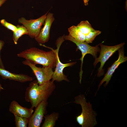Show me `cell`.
Here are the masks:
<instances>
[{
    "label": "cell",
    "mask_w": 127,
    "mask_h": 127,
    "mask_svg": "<svg viewBox=\"0 0 127 127\" xmlns=\"http://www.w3.org/2000/svg\"><path fill=\"white\" fill-rule=\"evenodd\" d=\"M40 45L51 50L46 52L33 47L23 51L17 54L18 57L24 58L32 63L42 65L43 67H56V57L55 49L42 44Z\"/></svg>",
    "instance_id": "cell-1"
},
{
    "label": "cell",
    "mask_w": 127,
    "mask_h": 127,
    "mask_svg": "<svg viewBox=\"0 0 127 127\" xmlns=\"http://www.w3.org/2000/svg\"><path fill=\"white\" fill-rule=\"evenodd\" d=\"M54 81L51 80L40 85L37 80L31 82L25 92L26 101L30 103L31 107H36L43 101L47 100L55 89Z\"/></svg>",
    "instance_id": "cell-2"
},
{
    "label": "cell",
    "mask_w": 127,
    "mask_h": 127,
    "mask_svg": "<svg viewBox=\"0 0 127 127\" xmlns=\"http://www.w3.org/2000/svg\"><path fill=\"white\" fill-rule=\"evenodd\" d=\"M73 102L80 105L82 111L76 116V121L82 127H93L97 124L96 120L97 114L92 108V105L89 102H87L84 95L80 94L74 98Z\"/></svg>",
    "instance_id": "cell-3"
},
{
    "label": "cell",
    "mask_w": 127,
    "mask_h": 127,
    "mask_svg": "<svg viewBox=\"0 0 127 127\" xmlns=\"http://www.w3.org/2000/svg\"><path fill=\"white\" fill-rule=\"evenodd\" d=\"M125 44L124 42L115 46H109L104 45L102 43L100 44L101 47L100 55L98 58H95L93 64L95 67L98 62L100 63V65L98 70V77H100L103 75L104 71L103 68L109 58L116 51L122 48Z\"/></svg>",
    "instance_id": "cell-4"
},
{
    "label": "cell",
    "mask_w": 127,
    "mask_h": 127,
    "mask_svg": "<svg viewBox=\"0 0 127 127\" xmlns=\"http://www.w3.org/2000/svg\"><path fill=\"white\" fill-rule=\"evenodd\" d=\"M64 38L65 40H69L75 44L77 47V48L80 50L81 52L82 56L80 59L81 63L79 73V82L81 84L83 73L82 67L84 57L86 55L89 54L92 55L95 58L97 57V53L99 52L100 50L99 47L100 44L95 46H92L85 41L82 42L77 41L69 35H64Z\"/></svg>",
    "instance_id": "cell-5"
},
{
    "label": "cell",
    "mask_w": 127,
    "mask_h": 127,
    "mask_svg": "<svg viewBox=\"0 0 127 127\" xmlns=\"http://www.w3.org/2000/svg\"><path fill=\"white\" fill-rule=\"evenodd\" d=\"M64 35L59 37L57 40L56 44L57 47L55 49L56 54V66L55 71H54L52 80L60 82L64 80L67 82L69 81L67 78V76L65 75L63 73L64 68L67 67L72 66L75 63V62H71L66 64H63L61 62L59 59L58 53L62 43L65 40L64 39Z\"/></svg>",
    "instance_id": "cell-6"
},
{
    "label": "cell",
    "mask_w": 127,
    "mask_h": 127,
    "mask_svg": "<svg viewBox=\"0 0 127 127\" xmlns=\"http://www.w3.org/2000/svg\"><path fill=\"white\" fill-rule=\"evenodd\" d=\"M22 63L31 68L35 75L39 85L48 83L52 79L54 71L52 68L49 67H38L36 65L26 60L23 61Z\"/></svg>",
    "instance_id": "cell-7"
},
{
    "label": "cell",
    "mask_w": 127,
    "mask_h": 127,
    "mask_svg": "<svg viewBox=\"0 0 127 127\" xmlns=\"http://www.w3.org/2000/svg\"><path fill=\"white\" fill-rule=\"evenodd\" d=\"M48 12L36 19L27 20L24 17H21L18 19V22L27 29L28 32V35L30 37L35 38L39 34Z\"/></svg>",
    "instance_id": "cell-8"
},
{
    "label": "cell",
    "mask_w": 127,
    "mask_h": 127,
    "mask_svg": "<svg viewBox=\"0 0 127 127\" xmlns=\"http://www.w3.org/2000/svg\"><path fill=\"white\" fill-rule=\"evenodd\" d=\"M47 100L43 101L36 107L34 113L28 119V127H39L43 117L47 114Z\"/></svg>",
    "instance_id": "cell-9"
},
{
    "label": "cell",
    "mask_w": 127,
    "mask_h": 127,
    "mask_svg": "<svg viewBox=\"0 0 127 127\" xmlns=\"http://www.w3.org/2000/svg\"><path fill=\"white\" fill-rule=\"evenodd\" d=\"M122 48L118 50L119 55L118 59L110 67L108 68L107 72L105 74L104 77L100 81L98 86V90L104 82H105V83L103 85L104 87H105L107 85L116 69L120 64L127 61V57L124 56V51Z\"/></svg>",
    "instance_id": "cell-10"
},
{
    "label": "cell",
    "mask_w": 127,
    "mask_h": 127,
    "mask_svg": "<svg viewBox=\"0 0 127 127\" xmlns=\"http://www.w3.org/2000/svg\"><path fill=\"white\" fill-rule=\"evenodd\" d=\"M55 20L53 14L48 13L44 23V26L38 35L35 38L39 44H43L48 42L50 38L51 28Z\"/></svg>",
    "instance_id": "cell-11"
},
{
    "label": "cell",
    "mask_w": 127,
    "mask_h": 127,
    "mask_svg": "<svg viewBox=\"0 0 127 127\" xmlns=\"http://www.w3.org/2000/svg\"><path fill=\"white\" fill-rule=\"evenodd\" d=\"M33 108L23 107L17 101L13 100L10 104L9 110L13 115L29 119L34 112Z\"/></svg>",
    "instance_id": "cell-12"
},
{
    "label": "cell",
    "mask_w": 127,
    "mask_h": 127,
    "mask_svg": "<svg viewBox=\"0 0 127 127\" xmlns=\"http://www.w3.org/2000/svg\"><path fill=\"white\" fill-rule=\"evenodd\" d=\"M0 76L4 79H8L21 83L31 81L32 78L28 75L12 73L5 69L0 67Z\"/></svg>",
    "instance_id": "cell-13"
},
{
    "label": "cell",
    "mask_w": 127,
    "mask_h": 127,
    "mask_svg": "<svg viewBox=\"0 0 127 127\" xmlns=\"http://www.w3.org/2000/svg\"><path fill=\"white\" fill-rule=\"evenodd\" d=\"M59 116L58 112H54L49 114L46 115L44 116V122L42 127H54L56 124Z\"/></svg>",
    "instance_id": "cell-14"
},
{
    "label": "cell",
    "mask_w": 127,
    "mask_h": 127,
    "mask_svg": "<svg viewBox=\"0 0 127 127\" xmlns=\"http://www.w3.org/2000/svg\"><path fill=\"white\" fill-rule=\"evenodd\" d=\"M69 35L76 41L81 42L85 41L86 36L83 34L76 26L73 25L69 28Z\"/></svg>",
    "instance_id": "cell-15"
},
{
    "label": "cell",
    "mask_w": 127,
    "mask_h": 127,
    "mask_svg": "<svg viewBox=\"0 0 127 127\" xmlns=\"http://www.w3.org/2000/svg\"><path fill=\"white\" fill-rule=\"evenodd\" d=\"M17 30L13 32L12 39L14 43L16 44L19 39L24 35L28 34V32L27 29L24 26L20 25L16 26Z\"/></svg>",
    "instance_id": "cell-16"
},
{
    "label": "cell",
    "mask_w": 127,
    "mask_h": 127,
    "mask_svg": "<svg viewBox=\"0 0 127 127\" xmlns=\"http://www.w3.org/2000/svg\"><path fill=\"white\" fill-rule=\"evenodd\" d=\"M80 31L85 36L95 30L87 20L82 21L76 26Z\"/></svg>",
    "instance_id": "cell-17"
},
{
    "label": "cell",
    "mask_w": 127,
    "mask_h": 127,
    "mask_svg": "<svg viewBox=\"0 0 127 127\" xmlns=\"http://www.w3.org/2000/svg\"><path fill=\"white\" fill-rule=\"evenodd\" d=\"M16 127H27L29 122L28 119L14 115Z\"/></svg>",
    "instance_id": "cell-18"
},
{
    "label": "cell",
    "mask_w": 127,
    "mask_h": 127,
    "mask_svg": "<svg viewBox=\"0 0 127 127\" xmlns=\"http://www.w3.org/2000/svg\"><path fill=\"white\" fill-rule=\"evenodd\" d=\"M101 32L100 31L95 30L90 32L86 36L85 41L88 44L92 43L96 37Z\"/></svg>",
    "instance_id": "cell-19"
},
{
    "label": "cell",
    "mask_w": 127,
    "mask_h": 127,
    "mask_svg": "<svg viewBox=\"0 0 127 127\" xmlns=\"http://www.w3.org/2000/svg\"><path fill=\"white\" fill-rule=\"evenodd\" d=\"M0 22L2 25L4 26L8 29L14 32L17 29L16 26L8 22L5 20L2 19L0 21Z\"/></svg>",
    "instance_id": "cell-20"
},
{
    "label": "cell",
    "mask_w": 127,
    "mask_h": 127,
    "mask_svg": "<svg viewBox=\"0 0 127 127\" xmlns=\"http://www.w3.org/2000/svg\"><path fill=\"white\" fill-rule=\"evenodd\" d=\"M4 44V43L3 41L0 40V67L3 69H5V68L1 58L0 53Z\"/></svg>",
    "instance_id": "cell-21"
},
{
    "label": "cell",
    "mask_w": 127,
    "mask_h": 127,
    "mask_svg": "<svg viewBox=\"0 0 127 127\" xmlns=\"http://www.w3.org/2000/svg\"><path fill=\"white\" fill-rule=\"evenodd\" d=\"M7 0H0V7Z\"/></svg>",
    "instance_id": "cell-22"
},
{
    "label": "cell",
    "mask_w": 127,
    "mask_h": 127,
    "mask_svg": "<svg viewBox=\"0 0 127 127\" xmlns=\"http://www.w3.org/2000/svg\"><path fill=\"white\" fill-rule=\"evenodd\" d=\"M3 89L4 88L2 87L1 85L0 84V91L2 90H3Z\"/></svg>",
    "instance_id": "cell-23"
}]
</instances>
